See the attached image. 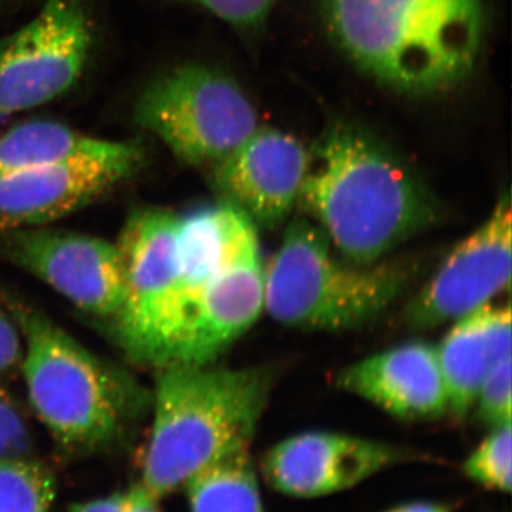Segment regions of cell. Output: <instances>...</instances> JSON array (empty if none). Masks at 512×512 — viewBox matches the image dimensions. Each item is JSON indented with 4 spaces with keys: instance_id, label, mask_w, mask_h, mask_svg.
<instances>
[{
    "instance_id": "6da1fadb",
    "label": "cell",
    "mask_w": 512,
    "mask_h": 512,
    "mask_svg": "<svg viewBox=\"0 0 512 512\" xmlns=\"http://www.w3.org/2000/svg\"><path fill=\"white\" fill-rule=\"evenodd\" d=\"M298 204L349 262H379L431 227L439 205L413 171L352 126L330 128L309 153Z\"/></svg>"
},
{
    "instance_id": "7a4b0ae2",
    "label": "cell",
    "mask_w": 512,
    "mask_h": 512,
    "mask_svg": "<svg viewBox=\"0 0 512 512\" xmlns=\"http://www.w3.org/2000/svg\"><path fill=\"white\" fill-rule=\"evenodd\" d=\"M323 8L346 55L399 92L446 90L480 53L483 0H323Z\"/></svg>"
},
{
    "instance_id": "3957f363",
    "label": "cell",
    "mask_w": 512,
    "mask_h": 512,
    "mask_svg": "<svg viewBox=\"0 0 512 512\" xmlns=\"http://www.w3.org/2000/svg\"><path fill=\"white\" fill-rule=\"evenodd\" d=\"M271 370L161 367L141 484L158 500L215 461L251 446Z\"/></svg>"
},
{
    "instance_id": "277c9868",
    "label": "cell",
    "mask_w": 512,
    "mask_h": 512,
    "mask_svg": "<svg viewBox=\"0 0 512 512\" xmlns=\"http://www.w3.org/2000/svg\"><path fill=\"white\" fill-rule=\"evenodd\" d=\"M22 335L29 402L60 446L92 451L119 437L136 414V384L104 363L43 313L9 306Z\"/></svg>"
},
{
    "instance_id": "5b68a950",
    "label": "cell",
    "mask_w": 512,
    "mask_h": 512,
    "mask_svg": "<svg viewBox=\"0 0 512 512\" xmlns=\"http://www.w3.org/2000/svg\"><path fill=\"white\" fill-rule=\"evenodd\" d=\"M399 262H342L325 232L308 218H295L265 266L264 311L293 328L346 330L382 315L409 284Z\"/></svg>"
},
{
    "instance_id": "8992f818",
    "label": "cell",
    "mask_w": 512,
    "mask_h": 512,
    "mask_svg": "<svg viewBox=\"0 0 512 512\" xmlns=\"http://www.w3.org/2000/svg\"><path fill=\"white\" fill-rule=\"evenodd\" d=\"M136 121L190 165L217 164L258 130L254 104L228 76L188 64L138 99Z\"/></svg>"
},
{
    "instance_id": "52a82bcc",
    "label": "cell",
    "mask_w": 512,
    "mask_h": 512,
    "mask_svg": "<svg viewBox=\"0 0 512 512\" xmlns=\"http://www.w3.org/2000/svg\"><path fill=\"white\" fill-rule=\"evenodd\" d=\"M177 237L178 214L144 208L130 215L117 241L124 275L117 336L131 359L160 369L174 350Z\"/></svg>"
},
{
    "instance_id": "ba28073f",
    "label": "cell",
    "mask_w": 512,
    "mask_h": 512,
    "mask_svg": "<svg viewBox=\"0 0 512 512\" xmlns=\"http://www.w3.org/2000/svg\"><path fill=\"white\" fill-rule=\"evenodd\" d=\"M92 43L83 0H47L0 46V119L66 93L82 74Z\"/></svg>"
},
{
    "instance_id": "9c48e42d",
    "label": "cell",
    "mask_w": 512,
    "mask_h": 512,
    "mask_svg": "<svg viewBox=\"0 0 512 512\" xmlns=\"http://www.w3.org/2000/svg\"><path fill=\"white\" fill-rule=\"evenodd\" d=\"M2 252L80 311L116 319L124 296L123 261L113 242L76 232L22 228L0 235Z\"/></svg>"
},
{
    "instance_id": "30bf717a",
    "label": "cell",
    "mask_w": 512,
    "mask_h": 512,
    "mask_svg": "<svg viewBox=\"0 0 512 512\" xmlns=\"http://www.w3.org/2000/svg\"><path fill=\"white\" fill-rule=\"evenodd\" d=\"M512 211L505 191L487 221L461 241L410 301L406 319L417 329L456 322L510 288Z\"/></svg>"
},
{
    "instance_id": "8fae6325",
    "label": "cell",
    "mask_w": 512,
    "mask_h": 512,
    "mask_svg": "<svg viewBox=\"0 0 512 512\" xmlns=\"http://www.w3.org/2000/svg\"><path fill=\"white\" fill-rule=\"evenodd\" d=\"M143 158L140 144L123 141L119 150L104 156L0 175V235L72 214L136 173Z\"/></svg>"
},
{
    "instance_id": "7c38bea8",
    "label": "cell",
    "mask_w": 512,
    "mask_h": 512,
    "mask_svg": "<svg viewBox=\"0 0 512 512\" xmlns=\"http://www.w3.org/2000/svg\"><path fill=\"white\" fill-rule=\"evenodd\" d=\"M404 457L400 448L329 431L296 434L265 454L262 473L272 490L318 498L356 487Z\"/></svg>"
},
{
    "instance_id": "4fadbf2b",
    "label": "cell",
    "mask_w": 512,
    "mask_h": 512,
    "mask_svg": "<svg viewBox=\"0 0 512 512\" xmlns=\"http://www.w3.org/2000/svg\"><path fill=\"white\" fill-rule=\"evenodd\" d=\"M308 164L309 151L298 138L258 127L212 165V183L224 201L244 211L255 225L276 228L298 204Z\"/></svg>"
},
{
    "instance_id": "5bb4252c",
    "label": "cell",
    "mask_w": 512,
    "mask_h": 512,
    "mask_svg": "<svg viewBox=\"0 0 512 512\" xmlns=\"http://www.w3.org/2000/svg\"><path fill=\"white\" fill-rule=\"evenodd\" d=\"M264 301L265 266L255 231L205 286L171 365H211L254 325Z\"/></svg>"
},
{
    "instance_id": "9a60e30c",
    "label": "cell",
    "mask_w": 512,
    "mask_h": 512,
    "mask_svg": "<svg viewBox=\"0 0 512 512\" xmlns=\"http://www.w3.org/2000/svg\"><path fill=\"white\" fill-rule=\"evenodd\" d=\"M336 383L399 419L434 420L448 413L437 348L429 343H406L360 360L343 369Z\"/></svg>"
},
{
    "instance_id": "2e32d148",
    "label": "cell",
    "mask_w": 512,
    "mask_h": 512,
    "mask_svg": "<svg viewBox=\"0 0 512 512\" xmlns=\"http://www.w3.org/2000/svg\"><path fill=\"white\" fill-rule=\"evenodd\" d=\"M511 320L510 303H487L456 320L437 348L451 416H466L485 377L511 357Z\"/></svg>"
},
{
    "instance_id": "e0dca14e",
    "label": "cell",
    "mask_w": 512,
    "mask_h": 512,
    "mask_svg": "<svg viewBox=\"0 0 512 512\" xmlns=\"http://www.w3.org/2000/svg\"><path fill=\"white\" fill-rule=\"evenodd\" d=\"M121 144L123 141L84 136L57 121H29L0 137V175L73 158L104 156L119 150Z\"/></svg>"
},
{
    "instance_id": "ac0fdd59",
    "label": "cell",
    "mask_w": 512,
    "mask_h": 512,
    "mask_svg": "<svg viewBox=\"0 0 512 512\" xmlns=\"http://www.w3.org/2000/svg\"><path fill=\"white\" fill-rule=\"evenodd\" d=\"M184 487L191 512H268L249 448L215 461Z\"/></svg>"
},
{
    "instance_id": "d6986e66",
    "label": "cell",
    "mask_w": 512,
    "mask_h": 512,
    "mask_svg": "<svg viewBox=\"0 0 512 512\" xmlns=\"http://www.w3.org/2000/svg\"><path fill=\"white\" fill-rule=\"evenodd\" d=\"M56 480L32 458L0 460V512H49Z\"/></svg>"
},
{
    "instance_id": "ffe728a7",
    "label": "cell",
    "mask_w": 512,
    "mask_h": 512,
    "mask_svg": "<svg viewBox=\"0 0 512 512\" xmlns=\"http://www.w3.org/2000/svg\"><path fill=\"white\" fill-rule=\"evenodd\" d=\"M511 450V423L494 427L491 434L467 458L463 466L464 473L488 490L508 494L512 487Z\"/></svg>"
},
{
    "instance_id": "44dd1931",
    "label": "cell",
    "mask_w": 512,
    "mask_h": 512,
    "mask_svg": "<svg viewBox=\"0 0 512 512\" xmlns=\"http://www.w3.org/2000/svg\"><path fill=\"white\" fill-rule=\"evenodd\" d=\"M512 359L507 357L485 377L477 393V414L488 426L500 427L511 423ZM474 404V406H476Z\"/></svg>"
},
{
    "instance_id": "7402d4cb",
    "label": "cell",
    "mask_w": 512,
    "mask_h": 512,
    "mask_svg": "<svg viewBox=\"0 0 512 512\" xmlns=\"http://www.w3.org/2000/svg\"><path fill=\"white\" fill-rule=\"evenodd\" d=\"M32 451L28 421L8 390L0 386V460L32 458Z\"/></svg>"
},
{
    "instance_id": "603a6c76",
    "label": "cell",
    "mask_w": 512,
    "mask_h": 512,
    "mask_svg": "<svg viewBox=\"0 0 512 512\" xmlns=\"http://www.w3.org/2000/svg\"><path fill=\"white\" fill-rule=\"evenodd\" d=\"M218 18L238 26L255 28L264 22L276 0H190Z\"/></svg>"
},
{
    "instance_id": "cb8c5ba5",
    "label": "cell",
    "mask_w": 512,
    "mask_h": 512,
    "mask_svg": "<svg viewBox=\"0 0 512 512\" xmlns=\"http://www.w3.org/2000/svg\"><path fill=\"white\" fill-rule=\"evenodd\" d=\"M8 306L0 299V379L12 373L22 360V335Z\"/></svg>"
},
{
    "instance_id": "d4e9b609",
    "label": "cell",
    "mask_w": 512,
    "mask_h": 512,
    "mask_svg": "<svg viewBox=\"0 0 512 512\" xmlns=\"http://www.w3.org/2000/svg\"><path fill=\"white\" fill-rule=\"evenodd\" d=\"M120 512H161L158 498L151 494L143 484H137L124 495Z\"/></svg>"
},
{
    "instance_id": "484cf974",
    "label": "cell",
    "mask_w": 512,
    "mask_h": 512,
    "mask_svg": "<svg viewBox=\"0 0 512 512\" xmlns=\"http://www.w3.org/2000/svg\"><path fill=\"white\" fill-rule=\"evenodd\" d=\"M124 495L126 494H113L100 498V500L90 501V503L80 505L76 512H120L124 503Z\"/></svg>"
},
{
    "instance_id": "4316f807",
    "label": "cell",
    "mask_w": 512,
    "mask_h": 512,
    "mask_svg": "<svg viewBox=\"0 0 512 512\" xmlns=\"http://www.w3.org/2000/svg\"><path fill=\"white\" fill-rule=\"evenodd\" d=\"M389 512H450L447 507L434 503H413L394 508Z\"/></svg>"
}]
</instances>
